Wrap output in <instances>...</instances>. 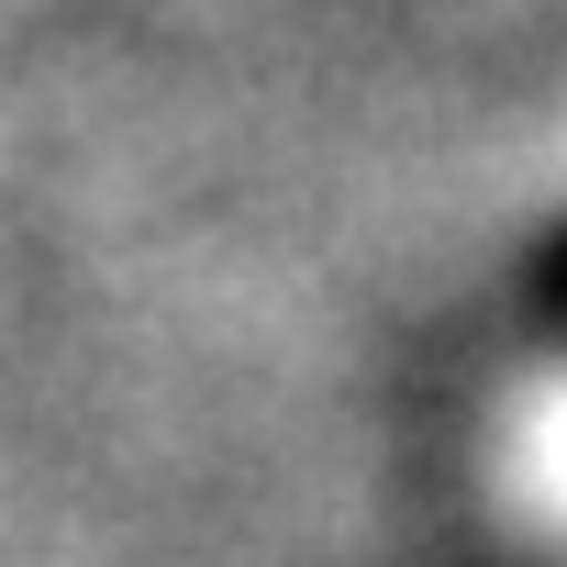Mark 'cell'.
I'll return each mask as SVG.
<instances>
[{"label": "cell", "instance_id": "obj_1", "mask_svg": "<svg viewBox=\"0 0 567 567\" xmlns=\"http://www.w3.org/2000/svg\"><path fill=\"white\" fill-rule=\"evenodd\" d=\"M523 456H534V489L567 512V401H545V423H534V445H523Z\"/></svg>", "mask_w": 567, "mask_h": 567}]
</instances>
